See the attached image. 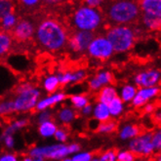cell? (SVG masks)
Here are the masks:
<instances>
[{"instance_id":"1","label":"cell","mask_w":161,"mask_h":161,"mask_svg":"<svg viewBox=\"0 0 161 161\" xmlns=\"http://www.w3.org/2000/svg\"><path fill=\"white\" fill-rule=\"evenodd\" d=\"M34 44L48 53H59L68 48L69 32L61 18L41 11L36 13Z\"/></svg>"},{"instance_id":"2","label":"cell","mask_w":161,"mask_h":161,"mask_svg":"<svg viewBox=\"0 0 161 161\" xmlns=\"http://www.w3.org/2000/svg\"><path fill=\"white\" fill-rule=\"evenodd\" d=\"M101 11L106 24L111 25H133L141 21L140 0H105Z\"/></svg>"},{"instance_id":"3","label":"cell","mask_w":161,"mask_h":161,"mask_svg":"<svg viewBox=\"0 0 161 161\" xmlns=\"http://www.w3.org/2000/svg\"><path fill=\"white\" fill-rule=\"evenodd\" d=\"M63 22L69 33L74 31H87L100 34V31L106 25L101 9L82 3L75 5L70 13L63 19Z\"/></svg>"},{"instance_id":"4","label":"cell","mask_w":161,"mask_h":161,"mask_svg":"<svg viewBox=\"0 0 161 161\" xmlns=\"http://www.w3.org/2000/svg\"><path fill=\"white\" fill-rule=\"evenodd\" d=\"M138 28L133 25H111L106 31L105 35L111 43L113 50L122 53L130 50L136 42L138 36Z\"/></svg>"},{"instance_id":"5","label":"cell","mask_w":161,"mask_h":161,"mask_svg":"<svg viewBox=\"0 0 161 161\" xmlns=\"http://www.w3.org/2000/svg\"><path fill=\"white\" fill-rule=\"evenodd\" d=\"M41 92L31 83H23L15 88L13 103L17 112H27L35 109Z\"/></svg>"},{"instance_id":"6","label":"cell","mask_w":161,"mask_h":161,"mask_svg":"<svg viewBox=\"0 0 161 161\" xmlns=\"http://www.w3.org/2000/svg\"><path fill=\"white\" fill-rule=\"evenodd\" d=\"M36 28V18L34 15L22 16L19 15L18 22L9 31L15 43L22 46L34 44V33Z\"/></svg>"},{"instance_id":"7","label":"cell","mask_w":161,"mask_h":161,"mask_svg":"<svg viewBox=\"0 0 161 161\" xmlns=\"http://www.w3.org/2000/svg\"><path fill=\"white\" fill-rule=\"evenodd\" d=\"M128 149L137 157H149L156 151L153 144V133L145 132L129 141Z\"/></svg>"},{"instance_id":"8","label":"cell","mask_w":161,"mask_h":161,"mask_svg":"<svg viewBox=\"0 0 161 161\" xmlns=\"http://www.w3.org/2000/svg\"><path fill=\"white\" fill-rule=\"evenodd\" d=\"M87 53L93 59L106 61L113 55L114 50H113V47L109 40L107 38V36L103 33H100L95 36L94 39L90 42Z\"/></svg>"},{"instance_id":"9","label":"cell","mask_w":161,"mask_h":161,"mask_svg":"<svg viewBox=\"0 0 161 161\" xmlns=\"http://www.w3.org/2000/svg\"><path fill=\"white\" fill-rule=\"evenodd\" d=\"M98 33L87 31H74L69 33L68 49L76 55H83L87 52L90 42Z\"/></svg>"},{"instance_id":"10","label":"cell","mask_w":161,"mask_h":161,"mask_svg":"<svg viewBox=\"0 0 161 161\" xmlns=\"http://www.w3.org/2000/svg\"><path fill=\"white\" fill-rule=\"evenodd\" d=\"M68 154L69 151V145H64V143L45 146V147H35L30 150V156L33 155H41L45 159H52V160H62Z\"/></svg>"},{"instance_id":"11","label":"cell","mask_w":161,"mask_h":161,"mask_svg":"<svg viewBox=\"0 0 161 161\" xmlns=\"http://www.w3.org/2000/svg\"><path fill=\"white\" fill-rule=\"evenodd\" d=\"M159 92H160V89L159 87H156V86L141 88L140 90H137V93L135 95L134 99L132 100V105L137 108L144 107L147 103H148V101L156 97L159 94Z\"/></svg>"},{"instance_id":"12","label":"cell","mask_w":161,"mask_h":161,"mask_svg":"<svg viewBox=\"0 0 161 161\" xmlns=\"http://www.w3.org/2000/svg\"><path fill=\"white\" fill-rule=\"evenodd\" d=\"M18 15H35L41 9V0H15Z\"/></svg>"},{"instance_id":"13","label":"cell","mask_w":161,"mask_h":161,"mask_svg":"<svg viewBox=\"0 0 161 161\" xmlns=\"http://www.w3.org/2000/svg\"><path fill=\"white\" fill-rule=\"evenodd\" d=\"M159 79H160V72L153 69V70L139 73L135 78V82L139 87L147 88V87L155 86Z\"/></svg>"},{"instance_id":"14","label":"cell","mask_w":161,"mask_h":161,"mask_svg":"<svg viewBox=\"0 0 161 161\" xmlns=\"http://www.w3.org/2000/svg\"><path fill=\"white\" fill-rule=\"evenodd\" d=\"M112 80V74L109 71H101L89 81V88L91 91H99L102 87L110 84Z\"/></svg>"},{"instance_id":"15","label":"cell","mask_w":161,"mask_h":161,"mask_svg":"<svg viewBox=\"0 0 161 161\" xmlns=\"http://www.w3.org/2000/svg\"><path fill=\"white\" fill-rule=\"evenodd\" d=\"M15 41L11 33L0 28V60L5 59V57L10 54L14 48Z\"/></svg>"},{"instance_id":"16","label":"cell","mask_w":161,"mask_h":161,"mask_svg":"<svg viewBox=\"0 0 161 161\" xmlns=\"http://www.w3.org/2000/svg\"><path fill=\"white\" fill-rule=\"evenodd\" d=\"M67 98H68V96L63 92L51 95V96H49V97L38 101V103H37V105L35 107V110H37V111L45 110V109L49 108L53 106H56L57 103L64 102Z\"/></svg>"},{"instance_id":"17","label":"cell","mask_w":161,"mask_h":161,"mask_svg":"<svg viewBox=\"0 0 161 161\" xmlns=\"http://www.w3.org/2000/svg\"><path fill=\"white\" fill-rule=\"evenodd\" d=\"M142 13L161 18V0H140Z\"/></svg>"},{"instance_id":"18","label":"cell","mask_w":161,"mask_h":161,"mask_svg":"<svg viewBox=\"0 0 161 161\" xmlns=\"http://www.w3.org/2000/svg\"><path fill=\"white\" fill-rule=\"evenodd\" d=\"M140 133H141V129L139 126L129 123V124H125L120 128L118 132V136L120 140L129 142L130 140L137 137Z\"/></svg>"},{"instance_id":"19","label":"cell","mask_w":161,"mask_h":161,"mask_svg":"<svg viewBox=\"0 0 161 161\" xmlns=\"http://www.w3.org/2000/svg\"><path fill=\"white\" fill-rule=\"evenodd\" d=\"M93 115H94V118L97 119L99 122H103L111 118L109 109L107 103H99V102L93 108Z\"/></svg>"},{"instance_id":"20","label":"cell","mask_w":161,"mask_h":161,"mask_svg":"<svg viewBox=\"0 0 161 161\" xmlns=\"http://www.w3.org/2000/svg\"><path fill=\"white\" fill-rule=\"evenodd\" d=\"M77 109H75L74 108H69V107H64L63 108L60 109L58 113V118L63 123L64 125H69L70 123L77 117Z\"/></svg>"},{"instance_id":"21","label":"cell","mask_w":161,"mask_h":161,"mask_svg":"<svg viewBox=\"0 0 161 161\" xmlns=\"http://www.w3.org/2000/svg\"><path fill=\"white\" fill-rule=\"evenodd\" d=\"M115 97H117V92L114 88L111 86H103L99 90L97 94V101L99 103H103L108 105Z\"/></svg>"},{"instance_id":"22","label":"cell","mask_w":161,"mask_h":161,"mask_svg":"<svg viewBox=\"0 0 161 161\" xmlns=\"http://www.w3.org/2000/svg\"><path fill=\"white\" fill-rule=\"evenodd\" d=\"M108 107L109 109L110 116L116 118L119 117L124 111V102L120 99V97L117 96L108 103Z\"/></svg>"},{"instance_id":"23","label":"cell","mask_w":161,"mask_h":161,"mask_svg":"<svg viewBox=\"0 0 161 161\" xmlns=\"http://www.w3.org/2000/svg\"><path fill=\"white\" fill-rule=\"evenodd\" d=\"M144 24L146 27H147L150 31H156L161 28V18L160 17H154L142 13L141 21Z\"/></svg>"},{"instance_id":"24","label":"cell","mask_w":161,"mask_h":161,"mask_svg":"<svg viewBox=\"0 0 161 161\" xmlns=\"http://www.w3.org/2000/svg\"><path fill=\"white\" fill-rule=\"evenodd\" d=\"M57 129L58 127H57L56 123L53 120H48L40 123L38 127V133L43 138H50L55 135Z\"/></svg>"},{"instance_id":"25","label":"cell","mask_w":161,"mask_h":161,"mask_svg":"<svg viewBox=\"0 0 161 161\" xmlns=\"http://www.w3.org/2000/svg\"><path fill=\"white\" fill-rule=\"evenodd\" d=\"M18 19L19 15L17 12L4 16L2 19H0V28L6 31H10L17 24Z\"/></svg>"},{"instance_id":"26","label":"cell","mask_w":161,"mask_h":161,"mask_svg":"<svg viewBox=\"0 0 161 161\" xmlns=\"http://www.w3.org/2000/svg\"><path fill=\"white\" fill-rule=\"evenodd\" d=\"M60 86H61V84H60L58 75H55V74L48 75L43 81V87L45 91L48 92L49 94H53L54 92H56Z\"/></svg>"},{"instance_id":"27","label":"cell","mask_w":161,"mask_h":161,"mask_svg":"<svg viewBox=\"0 0 161 161\" xmlns=\"http://www.w3.org/2000/svg\"><path fill=\"white\" fill-rule=\"evenodd\" d=\"M117 129V122L115 120L108 119L107 121L100 122L96 129V132L100 134H111Z\"/></svg>"},{"instance_id":"28","label":"cell","mask_w":161,"mask_h":161,"mask_svg":"<svg viewBox=\"0 0 161 161\" xmlns=\"http://www.w3.org/2000/svg\"><path fill=\"white\" fill-rule=\"evenodd\" d=\"M17 12L15 0H0V19L4 16Z\"/></svg>"},{"instance_id":"29","label":"cell","mask_w":161,"mask_h":161,"mask_svg":"<svg viewBox=\"0 0 161 161\" xmlns=\"http://www.w3.org/2000/svg\"><path fill=\"white\" fill-rule=\"evenodd\" d=\"M14 112H16V110L12 98L0 101V116L5 117L8 115H11Z\"/></svg>"},{"instance_id":"30","label":"cell","mask_w":161,"mask_h":161,"mask_svg":"<svg viewBox=\"0 0 161 161\" xmlns=\"http://www.w3.org/2000/svg\"><path fill=\"white\" fill-rule=\"evenodd\" d=\"M28 124V120L27 119H20V120H16L11 124H9L8 127L3 131L2 136H7V135H14L15 132L18 130L23 129ZM1 136V137H2Z\"/></svg>"},{"instance_id":"31","label":"cell","mask_w":161,"mask_h":161,"mask_svg":"<svg viewBox=\"0 0 161 161\" xmlns=\"http://www.w3.org/2000/svg\"><path fill=\"white\" fill-rule=\"evenodd\" d=\"M69 100L75 109H82L89 103V98L86 95H72L69 97Z\"/></svg>"},{"instance_id":"32","label":"cell","mask_w":161,"mask_h":161,"mask_svg":"<svg viewBox=\"0 0 161 161\" xmlns=\"http://www.w3.org/2000/svg\"><path fill=\"white\" fill-rule=\"evenodd\" d=\"M136 93H137V89L135 86H132V85H125V86L121 89L120 99L124 103L132 102V100H133L135 97Z\"/></svg>"},{"instance_id":"33","label":"cell","mask_w":161,"mask_h":161,"mask_svg":"<svg viewBox=\"0 0 161 161\" xmlns=\"http://www.w3.org/2000/svg\"><path fill=\"white\" fill-rule=\"evenodd\" d=\"M137 156L129 149L119 150L116 153V161H137Z\"/></svg>"},{"instance_id":"34","label":"cell","mask_w":161,"mask_h":161,"mask_svg":"<svg viewBox=\"0 0 161 161\" xmlns=\"http://www.w3.org/2000/svg\"><path fill=\"white\" fill-rule=\"evenodd\" d=\"M116 153L117 151L111 148L102 153L97 158L98 161H116Z\"/></svg>"},{"instance_id":"35","label":"cell","mask_w":161,"mask_h":161,"mask_svg":"<svg viewBox=\"0 0 161 161\" xmlns=\"http://www.w3.org/2000/svg\"><path fill=\"white\" fill-rule=\"evenodd\" d=\"M153 144L155 151H161V128H158L153 133Z\"/></svg>"},{"instance_id":"36","label":"cell","mask_w":161,"mask_h":161,"mask_svg":"<svg viewBox=\"0 0 161 161\" xmlns=\"http://www.w3.org/2000/svg\"><path fill=\"white\" fill-rule=\"evenodd\" d=\"M55 139L60 142V143H64V142H67L68 138H69V132L65 128H58L55 133Z\"/></svg>"},{"instance_id":"37","label":"cell","mask_w":161,"mask_h":161,"mask_svg":"<svg viewBox=\"0 0 161 161\" xmlns=\"http://www.w3.org/2000/svg\"><path fill=\"white\" fill-rule=\"evenodd\" d=\"M93 158V154L92 153H77L75 154L73 157H72V160L73 161H91Z\"/></svg>"},{"instance_id":"38","label":"cell","mask_w":161,"mask_h":161,"mask_svg":"<svg viewBox=\"0 0 161 161\" xmlns=\"http://www.w3.org/2000/svg\"><path fill=\"white\" fill-rule=\"evenodd\" d=\"M78 1L82 4L88 5L91 7L100 8L102 6V4L105 2V0H78Z\"/></svg>"},{"instance_id":"39","label":"cell","mask_w":161,"mask_h":161,"mask_svg":"<svg viewBox=\"0 0 161 161\" xmlns=\"http://www.w3.org/2000/svg\"><path fill=\"white\" fill-rule=\"evenodd\" d=\"M52 119H53L52 113L47 109L42 110V112L38 115V122L39 123H42L44 121H48V120H52Z\"/></svg>"},{"instance_id":"40","label":"cell","mask_w":161,"mask_h":161,"mask_svg":"<svg viewBox=\"0 0 161 161\" xmlns=\"http://www.w3.org/2000/svg\"><path fill=\"white\" fill-rule=\"evenodd\" d=\"M1 139L3 140L5 146L8 148H12L14 147V139H13V135H7V136H2Z\"/></svg>"},{"instance_id":"41","label":"cell","mask_w":161,"mask_h":161,"mask_svg":"<svg viewBox=\"0 0 161 161\" xmlns=\"http://www.w3.org/2000/svg\"><path fill=\"white\" fill-rule=\"evenodd\" d=\"M0 161H19V158L16 154L6 153L0 157Z\"/></svg>"},{"instance_id":"42","label":"cell","mask_w":161,"mask_h":161,"mask_svg":"<svg viewBox=\"0 0 161 161\" xmlns=\"http://www.w3.org/2000/svg\"><path fill=\"white\" fill-rule=\"evenodd\" d=\"M81 110V113L83 115H85V116H88V115H90L91 113L93 112V107H92V105L89 103L88 105H86L82 109H80Z\"/></svg>"},{"instance_id":"43","label":"cell","mask_w":161,"mask_h":161,"mask_svg":"<svg viewBox=\"0 0 161 161\" xmlns=\"http://www.w3.org/2000/svg\"><path fill=\"white\" fill-rule=\"evenodd\" d=\"M81 149V147L79 144H70L69 145V153H77Z\"/></svg>"},{"instance_id":"44","label":"cell","mask_w":161,"mask_h":161,"mask_svg":"<svg viewBox=\"0 0 161 161\" xmlns=\"http://www.w3.org/2000/svg\"><path fill=\"white\" fill-rule=\"evenodd\" d=\"M155 110V106L153 103H147L146 105L144 106V111L146 113H153Z\"/></svg>"},{"instance_id":"45","label":"cell","mask_w":161,"mask_h":161,"mask_svg":"<svg viewBox=\"0 0 161 161\" xmlns=\"http://www.w3.org/2000/svg\"><path fill=\"white\" fill-rule=\"evenodd\" d=\"M153 119L155 122L157 123H161V109L157 110L154 112V114H153Z\"/></svg>"},{"instance_id":"46","label":"cell","mask_w":161,"mask_h":161,"mask_svg":"<svg viewBox=\"0 0 161 161\" xmlns=\"http://www.w3.org/2000/svg\"><path fill=\"white\" fill-rule=\"evenodd\" d=\"M31 157L32 158V161H45V158L41 155H33Z\"/></svg>"},{"instance_id":"47","label":"cell","mask_w":161,"mask_h":161,"mask_svg":"<svg viewBox=\"0 0 161 161\" xmlns=\"http://www.w3.org/2000/svg\"><path fill=\"white\" fill-rule=\"evenodd\" d=\"M23 161H32V158L30 155H25V156H24Z\"/></svg>"},{"instance_id":"48","label":"cell","mask_w":161,"mask_h":161,"mask_svg":"<svg viewBox=\"0 0 161 161\" xmlns=\"http://www.w3.org/2000/svg\"><path fill=\"white\" fill-rule=\"evenodd\" d=\"M154 161H161V151H159V153H158V155L156 156V158H155Z\"/></svg>"},{"instance_id":"49","label":"cell","mask_w":161,"mask_h":161,"mask_svg":"<svg viewBox=\"0 0 161 161\" xmlns=\"http://www.w3.org/2000/svg\"><path fill=\"white\" fill-rule=\"evenodd\" d=\"M137 161H150V160L147 159V157H142L140 160H137Z\"/></svg>"},{"instance_id":"50","label":"cell","mask_w":161,"mask_h":161,"mask_svg":"<svg viewBox=\"0 0 161 161\" xmlns=\"http://www.w3.org/2000/svg\"><path fill=\"white\" fill-rule=\"evenodd\" d=\"M62 161H73V160H72V158H64V159H62Z\"/></svg>"},{"instance_id":"51","label":"cell","mask_w":161,"mask_h":161,"mask_svg":"<svg viewBox=\"0 0 161 161\" xmlns=\"http://www.w3.org/2000/svg\"><path fill=\"white\" fill-rule=\"evenodd\" d=\"M91 161H98V158L97 157H95V158H92V160Z\"/></svg>"}]
</instances>
